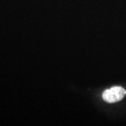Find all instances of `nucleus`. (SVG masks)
Instances as JSON below:
<instances>
[{"instance_id": "obj_1", "label": "nucleus", "mask_w": 126, "mask_h": 126, "mask_svg": "<svg viewBox=\"0 0 126 126\" xmlns=\"http://www.w3.org/2000/svg\"><path fill=\"white\" fill-rule=\"evenodd\" d=\"M126 91L125 89L121 86H113L105 91L102 94V97L107 103H116L124 98L126 94Z\"/></svg>"}]
</instances>
